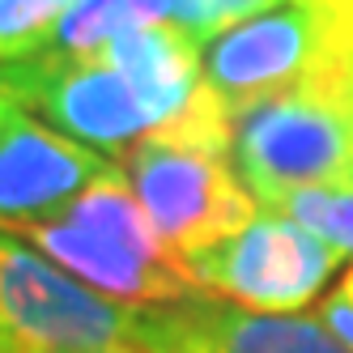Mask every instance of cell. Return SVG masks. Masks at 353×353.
I'll list each match as a JSON object with an SVG mask.
<instances>
[{"mask_svg":"<svg viewBox=\"0 0 353 353\" xmlns=\"http://www.w3.org/2000/svg\"><path fill=\"white\" fill-rule=\"evenodd\" d=\"M0 353H34V349H26V345H17L13 336H5V332H0Z\"/></svg>","mask_w":353,"mask_h":353,"instance_id":"e0dca14e","label":"cell"},{"mask_svg":"<svg viewBox=\"0 0 353 353\" xmlns=\"http://www.w3.org/2000/svg\"><path fill=\"white\" fill-rule=\"evenodd\" d=\"M349 256L302 221L264 209L256 221L217 247L183 256L188 276L213 298L239 302L247 311L298 315Z\"/></svg>","mask_w":353,"mask_h":353,"instance_id":"277c9868","label":"cell"},{"mask_svg":"<svg viewBox=\"0 0 353 353\" xmlns=\"http://www.w3.org/2000/svg\"><path fill=\"white\" fill-rule=\"evenodd\" d=\"M137 315L128 302L90 290L39 247L0 230V332L34 353H72L132 341Z\"/></svg>","mask_w":353,"mask_h":353,"instance_id":"8992f818","label":"cell"},{"mask_svg":"<svg viewBox=\"0 0 353 353\" xmlns=\"http://www.w3.org/2000/svg\"><path fill=\"white\" fill-rule=\"evenodd\" d=\"M272 213H285L302 221L307 230L341 247L345 256H353V188H319V192H298L285 205H276Z\"/></svg>","mask_w":353,"mask_h":353,"instance_id":"4fadbf2b","label":"cell"},{"mask_svg":"<svg viewBox=\"0 0 353 353\" xmlns=\"http://www.w3.org/2000/svg\"><path fill=\"white\" fill-rule=\"evenodd\" d=\"M230 158L260 209H276L298 192L353 188V98L311 68L281 94L234 115Z\"/></svg>","mask_w":353,"mask_h":353,"instance_id":"7a4b0ae2","label":"cell"},{"mask_svg":"<svg viewBox=\"0 0 353 353\" xmlns=\"http://www.w3.org/2000/svg\"><path fill=\"white\" fill-rule=\"evenodd\" d=\"M154 21H174V0H77L47 47L60 52H94L115 34H128Z\"/></svg>","mask_w":353,"mask_h":353,"instance_id":"8fae6325","label":"cell"},{"mask_svg":"<svg viewBox=\"0 0 353 353\" xmlns=\"http://www.w3.org/2000/svg\"><path fill=\"white\" fill-rule=\"evenodd\" d=\"M132 345L145 353H353L319 315L247 311L213 294L141 307Z\"/></svg>","mask_w":353,"mask_h":353,"instance_id":"ba28073f","label":"cell"},{"mask_svg":"<svg viewBox=\"0 0 353 353\" xmlns=\"http://www.w3.org/2000/svg\"><path fill=\"white\" fill-rule=\"evenodd\" d=\"M272 5H281V0H174V21L200 43H213L217 34H225L230 26H239V21L256 17Z\"/></svg>","mask_w":353,"mask_h":353,"instance_id":"5bb4252c","label":"cell"},{"mask_svg":"<svg viewBox=\"0 0 353 353\" xmlns=\"http://www.w3.org/2000/svg\"><path fill=\"white\" fill-rule=\"evenodd\" d=\"M72 353H145L132 341H115V345H98V349H72Z\"/></svg>","mask_w":353,"mask_h":353,"instance_id":"9a60e30c","label":"cell"},{"mask_svg":"<svg viewBox=\"0 0 353 353\" xmlns=\"http://www.w3.org/2000/svg\"><path fill=\"white\" fill-rule=\"evenodd\" d=\"M72 5L77 0H0V64L43 52Z\"/></svg>","mask_w":353,"mask_h":353,"instance_id":"7c38bea8","label":"cell"},{"mask_svg":"<svg viewBox=\"0 0 353 353\" xmlns=\"http://www.w3.org/2000/svg\"><path fill=\"white\" fill-rule=\"evenodd\" d=\"M0 81L17 94L26 111L115 162L137 141L158 132V115L141 103V94L119 77V68H111L98 47L94 52L43 47L34 56L0 64Z\"/></svg>","mask_w":353,"mask_h":353,"instance_id":"5b68a950","label":"cell"},{"mask_svg":"<svg viewBox=\"0 0 353 353\" xmlns=\"http://www.w3.org/2000/svg\"><path fill=\"white\" fill-rule=\"evenodd\" d=\"M98 52L111 60V68H119V77L158 115V128L179 115L205 81V43L188 34L179 21H154V26L115 34Z\"/></svg>","mask_w":353,"mask_h":353,"instance_id":"30bf717a","label":"cell"},{"mask_svg":"<svg viewBox=\"0 0 353 353\" xmlns=\"http://www.w3.org/2000/svg\"><path fill=\"white\" fill-rule=\"evenodd\" d=\"M327 0H281L205 43V81L230 115L281 94L323 60Z\"/></svg>","mask_w":353,"mask_h":353,"instance_id":"52a82bcc","label":"cell"},{"mask_svg":"<svg viewBox=\"0 0 353 353\" xmlns=\"http://www.w3.org/2000/svg\"><path fill=\"white\" fill-rule=\"evenodd\" d=\"M5 234L26 239L77 281L128 307H162L205 294L154 230L119 162L52 217L21 221Z\"/></svg>","mask_w":353,"mask_h":353,"instance_id":"6da1fadb","label":"cell"},{"mask_svg":"<svg viewBox=\"0 0 353 353\" xmlns=\"http://www.w3.org/2000/svg\"><path fill=\"white\" fill-rule=\"evenodd\" d=\"M17 107H21V103H17V94H13L5 81H0V123H5V115H9V111H17Z\"/></svg>","mask_w":353,"mask_h":353,"instance_id":"2e32d148","label":"cell"},{"mask_svg":"<svg viewBox=\"0 0 353 353\" xmlns=\"http://www.w3.org/2000/svg\"><path fill=\"white\" fill-rule=\"evenodd\" d=\"M111 166L115 158L64 137L26 107L9 111L0 123V230L52 217Z\"/></svg>","mask_w":353,"mask_h":353,"instance_id":"9c48e42d","label":"cell"},{"mask_svg":"<svg viewBox=\"0 0 353 353\" xmlns=\"http://www.w3.org/2000/svg\"><path fill=\"white\" fill-rule=\"evenodd\" d=\"M123 174L174 256L217 247L247 230L264 209L239 179L234 158L145 137L119 158Z\"/></svg>","mask_w":353,"mask_h":353,"instance_id":"3957f363","label":"cell"}]
</instances>
